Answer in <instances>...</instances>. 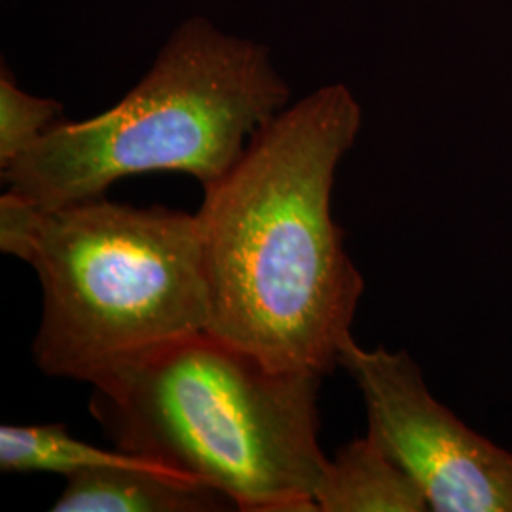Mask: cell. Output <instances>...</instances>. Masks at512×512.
<instances>
[{
    "label": "cell",
    "instance_id": "cell-9",
    "mask_svg": "<svg viewBox=\"0 0 512 512\" xmlns=\"http://www.w3.org/2000/svg\"><path fill=\"white\" fill-rule=\"evenodd\" d=\"M63 105L23 92L6 63L0 65V169L19 156L61 120Z\"/></svg>",
    "mask_w": 512,
    "mask_h": 512
},
{
    "label": "cell",
    "instance_id": "cell-7",
    "mask_svg": "<svg viewBox=\"0 0 512 512\" xmlns=\"http://www.w3.org/2000/svg\"><path fill=\"white\" fill-rule=\"evenodd\" d=\"M315 505L317 512L429 511L418 484L368 435L329 459Z\"/></svg>",
    "mask_w": 512,
    "mask_h": 512
},
{
    "label": "cell",
    "instance_id": "cell-3",
    "mask_svg": "<svg viewBox=\"0 0 512 512\" xmlns=\"http://www.w3.org/2000/svg\"><path fill=\"white\" fill-rule=\"evenodd\" d=\"M289 99L268 46L192 16L120 103L90 120L55 122L0 169L2 181L42 209L101 198L145 173H186L207 186Z\"/></svg>",
    "mask_w": 512,
    "mask_h": 512
},
{
    "label": "cell",
    "instance_id": "cell-8",
    "mask_svg": "<svg viewBox=\"0 0 512 512\" xmlns=\"http://www.w3.org/2000/svg\"><path fill=\"white\" fill-rule=\"evenodd\" d=\"M147 463L154 461L120 450L110 452L74 439L65 429V425L0 427V469L4 473H54L71 476L97 467Z\"/></svg>",
    "mask_w": 512,
    "mask_h": 512
},
{
    "label": "cell",
    "instance_id": "cell-2",
    "mask_svg": "<svg viewBox=\"0 0 512 512\" xmlns=\"http://www.w3.org/2000/svg\"><path fill=\"white\" fill-rule=\"evenodd\" d=\"M321 382L200 332L97 376L90 412L116 450L207 484L238 511L317 512L329 467Z\"/></svg>",
    "mask_w": 512,
    "mask_h": 512
},
{
    "label": "cell",
    "instance_id": "cell-1",
    "mask_svg": "<svg viewBox=\"0 0 512 512\" xmlns=\"http://www.w3.org/2000/svg\"><path fill=\"white\" fill-rule=\"evenodd\" d=\"M361 124L348 86H323L277 112L203 186L207 332L277 372L325 378L353 338L365 279L332 219V188Z\"/></svg>",
    "mask_w": 512,
    "mask_h": 512
},
{
    "label": "cell",
    "instance_id": "cell-6",
    "mask_svg": "<svg viewBox=\"0 0 512 512\" xmlns=\"http://www.w3.org/2000/svg\"><path fill=\"white\" fill-rule=\"evenodd\" d=\"M238 509L219 490L158 463L97 467L67 476L55 512H219Z\"/></svg>",
    "mask_w": 512,
    "mask_h": 512
},
{
    "label": "cell",
    "instance_id": "cell-4",
    "mask_svg": "<svg viewBox=\"0 0 512 512\" xmlns=\"http://www.w3.org/2000/svg\"><path fill=\"white\" fill-rule=\"evenodd\" d=\"M27 264L42 287L33 357L48 376L92 384L209 327L196 213L105 196L40 207Z\"/></svg>",
    "mask_w": 512,
    "mask_h": 512
},
{
    "label": "cell",
    "instance_id": "cell-5",
    "mask_svg": "<svg viewBox=\"0 0 512 512\" xmlns=\"http://www.w3.org/2000/svg\"><path fill=\"white\" fill-rule=\"evenodd\" d=\"M340 366L363 393L366 435L418 484L429 511L512 512L511 452L440 404L406 351L351 338Z\"/></svg>",
    "mask_w": 512,
    "mask_h": 512
},
{
    "label": "cell",
    "instance_id": "cell-10",
    "mask_svg": "<svg viewBox=\"0 0 512 512\" xmlns=\"http://www.w3.org/2000/svg\"><path fill=\"white\" fill-rule=\"evenodd\" d=\"M40 207L14 192L0 198V251L27 262L37 234Z\"/></svg>",
    "mask_w": 512,
    "mask_h": 512
}]
</instances>
